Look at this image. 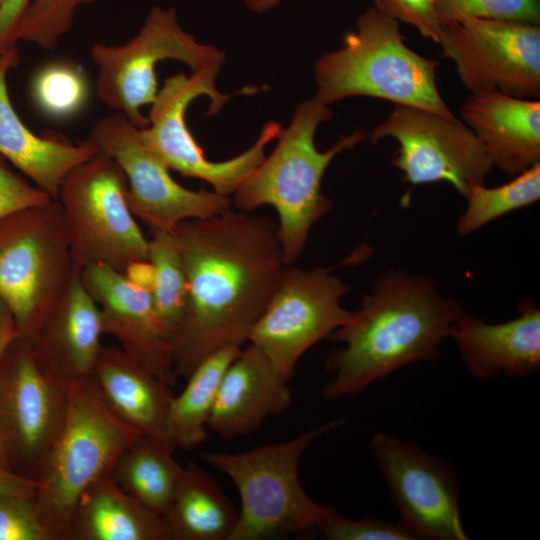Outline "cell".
<instances>
[{
  "label": "cell",
  "mask_w": 540,
  "mask_h": 540,
  "mask_svg": "<svg viewBox=\"0 0 540 540\" xmlns=\"http://www.w3.org/2000/svg\"><path fill=\"white\" fill-rule=\"evenodd\" d=\"M187 283V312L173 345L177 377L186 379L228 344L244 346L287 266L277 224L232 207L174 230Z\"/></svg>",
  "instance_id": "1"
},
{
  "label": "cell",
  "mask_w": 540,
  "mask_h": 540,
  "mask_svg": "<svg viewBox=\"0 0 540 540\" xmlns=\"http://www.w3.org/2000/svg\"><path fill=\"white\" fill-rule=\"evenodd\" d=\"M463 306L441 294L432 279L388 270L374 283L361 307L328 339L342 343L327 358L331 380L322 396L338 401L418 361L440 355Z\"/></svg>",
  "instance_id": "2"
},
{
  "label": "cell",
  "mask_w": 540,
  "mask_h": 540,
  "mask_svg": "<svg viewBox=\"0 0 540 540\" xmlns=\"http://www.w3.org/2000/svg\"><path fill=\"white\" fill-rule=\"evenodd\" d=\"M332 117L328 105L315 96L300 102L288 127L277 137L271 154L263 159L233 194L237 210L253 212L271 206L278 215L277 234L286 265L301 255L312 227L331 208L322 193L323 176L332 160L363 139L361 131L343 135L328 150L315 145L321 123Z\"/></svg>",
  "instance_id": "3"
},
{
  "label": "cell",
  "mask_w": 540,
  "mask_h": 540,
  "mask_svg": "<svg viewBox=\"0 0 540 540\" xmlns=\"http://www.w3.org/2000/svg\"><path fill=\"white\" fill-rule=\"evenodd\" d=\"M399 22L374 6L360 14L343 46L314 64L315 97L326 105L368 96L456 117L436 83L439 63L409 48Z\"/></svg>",
  "instance_id": "4"
},
{
  "label": "cell",
  "mask_w": 540,
  "mask_h": 540,
  "mask_svg": "<svg viewBox=\"0 0 540 540\" xmlns=\"http://www.w3.org/2000/svg\"><path fill=\"white\" fill-rule=\"evenodd\" d=\"M66 393L65 425L33 498L48 540H71L82 493L111 475L119 456L142 435L112 412L93 376L68 384Z\"/></svg>",
  "instance_id": "5"
},
{
  "label": "cell",
  "mask_w": 540,
  "mask_h": 540,
  "mask_svg": "<svg viewBox=\"0 0 540 540\" xmlns=\"http://www.w3.org/2000/svg\"><path fill=\"white\" fill-rule=\"evenodd\" d=\"M328 421L290 440L240 453L208 451L200 458L235 484L241 506L230 540H280L307 534L335 510L313 500L303 489L298 466L306 449L343 425Z\"/></svg>",
  "instance_id": "6"
},
{
  "label": "cell",
  "mask_w": 540,
  "mask_h": 540,
  "mask_svg": "<svg viewBox=\"0 0 540 540\" xmlns=\"http://www.w3.org/2000/svg\"><path fill=\"white\" fill-rule=\"evenodd\" d=\"M79 266L57 200L0 219V300L18 337L33 340Z\"/></svg>",
  "instance_id": "7"
},
{
  "label": "cell",
  "mask_w": 540,
  "mask_h": 540,
  "mask_svg": "<svg viewBox=\"0 0 540 540\" xmlns=\"http://www.w3.org/2000/svg\"><path fill=\"white\" fill-rule=\"evenodd\" d=\"M222 65H211L194 71L190 76L180 72L165 79L148 113L149 123L139 129L145 146L169 169L184 177L207 182L213 191L228 196L234 194L265 158V149L282 131L280 123H265L255 142L241 154L224 160L211 161L189 130L185 114L198 97L207 96V114H217L230 98L254 94L256 86H246L232 94L216 88V78Z\"/></svg>",
  "instance_id": "8"
},
{
  "label": "cell",
  "mask_w": 540,
  "mask_h": 540,
  "mask_svg": "<svg viewBox=\"0 0 540 540\" xmlns=\"http://www.w3.org/2000/svg\"><path fill=\"white\" fill-rule=\"evenodd\" d=\"M127 194L123 170L100 150L63 179L57 201L73 257L82 267L103 263L124 273L131 263L148 260V238L129 208Z\"/></svg>",
  "instance_id": "9"
},
{
  "label": "cell",
  "mask_w": 540,
  "mask_h": 540,
  "mask_svg": "<svg viewBox=\"0 0 540 540\" xmlns=\"http://www.w3.org/2000/svg\"><path fill=\"white\" fill-rule=\"evenodd\" d=\"M91 56L98 67L96 93L100 100L140 129L149 123L142 108L151 105L159 91L155 71L159 62L180 61L194 72L225 61L221 50L198 42L180 26L175 8L158 6L149 11L128 42L95 44Z\"/></svg>",
  "instance_id": "10"
},
{
  "label": "cell",
  "mask_w": 540,
  "mask_h": 540,
  "mask_svg": "<svg viewBox=\"0 0 540 540\" xmlns=\"http://www.w3.org/2000/svg\"><path fill=\"white\" fill-rule=\"evenodd\" d=\"M66 387L36 363L18 336L0 358V445L9 469L37 483L65 425Z\"/></svg>",
  "instance_id": "11"
},
{
  "label": "cell",
  "mask_w": 540,
  "mask_h": 540,
  "mask_svg": "<svg viewBox=\"0 0 540 540\" xmlns=\"http://www.w3.org/2000/svg\"><path fill=\"white\" fill-rule=\"evenodd\" d=\"M349 289L330 268L287 265L247 343L289 381L301 356L352 317L340 302Z\"/></svg>",
  "instance_id": "12"
},
{
  "label": "cell",
  "mask_w": 540,
  "mask_h": 540,
  "mask_svg": "<svg viewBox=\"0 0 540 540\" xmlns=\"http://www.w3.org/2000/svg\"><path fill=\"white\" fill-rule=\"evenodd\" d=\"M370 138L374 143L396 140L392 165L402 172L404 182L412 186L446 182L465 199L473 186L485 184L493 167L464 122L414 106L394 104Z\"/></svg>",
  "instance_id": "13"
},
{
  "label": "cell",
  "mask_w": 540,
  "mask_h": 540,
  "mask_svg": "<svg viewBox=\"0 0 540 540\" xmlns=\"http://www.w3.org/2000/svg\"><path fill=\"white\" fill-rule=\"evenodd\" d=\"M437 43L471 93L539 98V24L467 18L441 25Z\"/></svg>",
  "instance_id": "14"
},
{
  "label": "cell",
  "mask_w": 540,
  "mask_h": 540,
  "mask_svg": "<svg viewBox=\"0 0 540 540\" xmlns=\"http://www.w3.org/2000/svg\"><path fill=\"white\" fill-rule=\"evenodd\" d=\"M139 129L115 112L100 119L88 138L121 167L128 183L129 208L150 230L173 231L183 221L207 218L232 207L228 196L177 183L145 146Z\"/></svg>",
  "instance_id": "15"
},
{
  "label": "cell",
  "mask_w": 540,
  "mask_h": 540,
  "mask_svg": "<svg viewBox=\"0 0 540 540\" xmlns=\"http://www.w3.org/2000/svg\"><path fill=\"white\" fill-rule=\"evenodd\" d=\"M372 455L399 511V521L416 540H467L453 467L414 443L376 433Z\"/></svg>",
  "instance_id": "16"
},
{
  "label": "cell",
  "mask_w": 540,
  "mask_h": 540,
  "mask_svg": "<svg viewBox=\"0 0 540 540\" xmlns=\"http://www.w3.org/2000/svg\"><path fill=\"white\" fill-rule=\"evenodd\" d=\"M81 279L100 310L103 334L113 336L126 354L174 386L178 377L172 347L159 323L151 292L103 263L83 266Z\"/></svg>",
  "instance_id": "17"
},
{
  "label": "cell",
  "mask_w": 540,
  "mask_h": 540,
  "mask_svg": "<svg viewBox=\"0 0 540 540\" xmlns=\"http://www.w3.org/2000/svg\"><path fill=\"white\" fill-rule=\"evenodd\" d=\"M79 266L58 304L30 342L41 371L66 387L92 376L102 348L100 310L85 288Z\"/></svg>",
  "instance_id": "18"
},
{
  "label": "cell",
  "mask_w": 540,
  "mask_h": 540,
  "mask_svg": "<svg viewBox=\"0 0 540 540\" xmlns=\"http://www.w3.org/2000/svg\"><path fill=\"white\" fill-rule=\"evenodd\" d=\"M449 337L469 374L478 380L522 378L540 368V309L535 302H520L517 317L502 323H487L464 312Z\"/></svg>",
  "instance_id": "19"
},
{
  "label": "cell",
  "mask_w": 540,
  "mask_h": 540,
  "mask_svg": "<svg viewBox=\"0 0 540 540\" xmlns=\"http://www.w3.org/2000/svg\"><path fill=\"white\" fill-rule=\"evenodd\" d=\"M19 61L18 49L0 53V155L57 200L65 176L98 149L89 138L74 144L54 131L37 135L23 123L7 87L8 73Z\"/></svg>",
  "instance_id": "20"
},
{
  "label": "cell",
  "mask_w": 540,
  "mask_h": 540,
  "mask_svg": "<svg viewBox=\"0 0 540 540\" xmlns=\"http://www.w3.org/2000/svg\"><path fill=\"white\" fill-rule=\"evenodd\" d=\"M288 382L260 349L247 343L223 375L208 428L224 439L256 431L290 406Z\"/></svg>",
  "instance_id": "21"
},
{
  "label": "cell",
  "mask_w": 540,
  "mask_h": 540,
  "mask_svg": "<svg viewBox=\"0 0 540 540\" xmlns=\"http://www.w3.org/2000/svg\"><path fill=\"white\" fill-rule=\"evenodd\" d=\"M460 113L492 164L516 176L540 163V102L499 91L471 93Z\"/></svg>",
  "instance_id": "22"
},
{
  "label": "cell",
  "mask_w": 540,
  "mask_h": 540,
  "mask_svg": "<svg viewBox=\"0 0 540 540\" xmlns=\"http://www.w3.org/2000/svg\"><path fill=\"white\" fill-rule=\"evenodd\" d=\"M92 376L118 418L142 435L169 443L168 415L174 397L171 386L119 346H102Z\"/></svg>",
  "instance_id": "23"
},
{
  "label": "cell",
  "mask_w": 540,
  "mask_h": 540,
  "mask_svg": "<svg viewBox=\"0 0 540 540\" xmlns=\"http://www.w3.org/2000/svg\"><path fill=\"white\" fill-rule=\"evenodd\" d=\"M71 540H171V536L162 515L107 475L80 496L72 516Z\"/></svg>",
  "instance_id": "24"
},
{
  "label": "cell",
  "mask_w": 540,
  "mask_h": 540,
  "mask_svg": "<svg viewBox=\"0 0 540 540\" xmlns=\"http://www.w3.org/2000/svg\"><path fill=\"white\" fill-rule=\"evenodd\" d=\"M162 517L171 540H230L238 511L216 480L189 462Z\"/></svg>",
  "instance_id": "25"
},
{
  "label": "cell",
  "mask_w": 540,
  "mask_h": 540,
  "mask_svg": "<svg viewBox=\"0 0 540 540\" xmlns=\"http://www.w3.org/2000/svg\"><path fill=\"white\" fill-rule=\"evenodd\" d=\"M243 346L228 344L216 350L186 378L181 393L174 396L168 415L171 446L190 451L206 441L208 423L223 375Z\"/></svg>",
  "instance_id": "26"
},
{
  "label": "cell",
  "mask_w": 540,
  "mask_h": 540,
  "mask_svg": "<svg viewBox=\"0 0 540 540\" xmlns=\"http://www.w3.org/2000/svg\"><path fill=\"white\" fill-rule=\"evenodd\" d=\"M174 450L165 440L141 435L119 456L111 476L128 494L162 515L183 470Z\"/></svg>",
  "instance_id": "27"
},
{
  "label": "cell",
  "mask_w": 540,
  "mask_h": 540,
  "mask_svg": "<svg viewBox=\"0 0 540 540\" xmlns=\"http://www.w3.org/2000/svg\"><path fill=\"white\" fill-rule=\"evenodd\" d=\"M150 232L148 260L154 269L151 295L159 323L173 349L186 318L188 300L186 277L174 232L165 230H150Z\"/></svg>",
  "instance_id": "28"
},
{
  "label": "cell",
  "mask_w": 540,
  "mask_h": 540,
  "mask_svg": "<svg viewBox=\"0 0 540 540\" xmlns=\"http://www.w3.org/2000/svg\"><path fill=\"white\" fill-rule=\"evenodd\" d=\"M540 199V163L513 177L505 184L471 188L467 206L457 220L459 236L474 233L486 224L510 212L528 207Z\"/></svg>",
  "instance_id": "29"
},
{
  "label": "cell",
  "mask_w": 540,
  "mask_h": 540,
  "mask_svg": "<svg viewBox=\"0 0 540 540\" xmlns=\"http://www.w3.org/2000/svg\"><path fill=\"white\" fill-rule=\"evenodd\" d=\"M32 96L43 114L57 119L67 118L84 107L88 84L75 66L51 63L35 75Z\"/></svg>",
  "instance_id": "30"
},
{
  "label": "cell",
  "mask_w": 540,
  "mask_h": 540,
  "mask_svg": "<svg viewBox=\"0 0 540 540\" xmlns=\"http://www.w3.org/2000/svg\"><path fill=\"white\" fill-rule=\"evenodd\" d=\"M95 1L32 0L19 20L17 42L23 41L42 49H53L72 27L76 10Z\"/></svg>",
  "instance_id": "31"
},
{
  "label": "cell",
  "mask_w": 540,
  "mask_h": 540,
  "mask_svg": "<svg viewBox=\"0 0 540 540\" xmlns=\"http://www.w3.org/2000/svg\"><path fill=\"white\" fill-rule=\"evenodd\" d=\"M440 25L467 18L540 24V0H438Z\"/></svg>",
  "instance_id": "32"
},
{
  "label": "cell",
  "mask_w": 540,
  "mask_h": 540,
  "mask_svg": "<svg viewBox=\"0 0 540 540\" xmlns=\"http://www.w3.org/2000/svg\"><path fill=\"white\" fill-rule=\"evenodd\" d=\"M328 540H416L399 520L386 522L372 516L349 519L334 511L315 528Z\"/></svg>",
  "instance_id": "33"
},
{
  "label": "cell",
  "mask_w": 540,
  "mask_h": 540,
  "mask_svg": "<svg viewBox=\"0 0 540 540\" xmlns=\"http://www.w3.org/2000/svg\"><path fill=\"white\" fill-rule=\"evenodd\" d=\"M0 540H48L32 498L0 493Z\"/></svg>",
  "instance_id": "34"
},
{
  "label": "cell",
  "mask_w": 540,
  "mask_h": 540,
  "mask_svg": "<svg viewBox=\"0 0 540 540\" xmlns=\"http://www.w3.org/2000/svg\"><path fill=\"white\" fill-rule=\"evenodd\" d=\"M374 7L384 15L415 27L423 37L437 43L441 25L438 0H374Z\"/></svg>",
  "instance_id": "35"
},
{
  "label": "cell",
  "mask_w": 540,
  "mask_h": 540,
  "mask_svg": "<svg viewBox=\"0 0 540 540\" xmlns=\"http://www.w3.org/2000/svg\"><path fill=\"white\" fill-rule=\"evenodd\" d=\"M6 161L0 155V219L15 211L53 200L33 183L14 173Z\"/></svg>",
  "instance_id": "36"
},
{
  "label": "cell",
  "mask_w": 540,
  "mask_h": 540,
  "mask_svg": "<svg viewBox=\"0 0 540 540\" xmlns=\"http://www.w3.org/2000/svg\"><path fill=\"white\" fill-rule=\"evenodd\" d=\"M32 0H4L0 9V53L17 49L16 30Z\"/></svg>",
  "instance_id": "37"
},
{
  "label": "cell",
  "mask_w": 540,
  "mask_h": 540,
  "mask_svg": "<svg viewBox=\"0 0 540 540\" xmlns=\"http://www.w3.org/2000/svg\"><path fill=\"white\" fill-rule=\"evenodd\" d=\"M37 483L0 464V493L34 498Z\"/></svg>",
  "instance_id": "38"
},
{
  "label": "cell",
  "mask_w": 540,
  "mask_h": 540,
  "mask_svg": "<svg viewBox=\"0 0 540 540\" xmlns=\"http://www.w3.org/2000/svg\"><path fill=\"white\" fill-rule=\"evenodd\" d=\"M16 336L17 329L14 318L8 307L0 300V358ZM0 464L9 468L1 445Z\"/></svg>",
  "instance_id": "39"
},
{
  "label": "cell",
  "mask_w": 540,
  "mask_h": 540,
  "mask_svg": "<svg viewBox=\"0 0 540 540\" xmlns=\"http://www.w3.org/2000/svg\"><path fill=\"white\" fill-rule=\"evenodd\" d=\"M134 285L152 291L154 284V269L149 260L131 263L123 273Z\"/></svg>",
  "instance_id": "40"
},
{
  "label": "cell",
  "mask_w": 540,
  "mask_h": 540,
  "mask_svg": "<svg viewBox=\"0 0 540 540\" xmlns=\"http://www.w3.org/2000/svg\"><path fill=\"white\" fill-rule=\"evenodd\" d=\"M282 0H244L245 5L255 13H264L276 5Z\"/></svg>",
  "instance_id": "41"
},
{
  "label": "cell",
  "mask_w": 540,
  "mask_h": 540,
  "mask_svg": "<svg viewBox=\"0 0 540 540\" xmlns=\"http://www.w3.org/2000/svg\"><path fill=\"white\" fill-rule=\"evenodd\" d=\"M3 1H4V0H0V9H1V6H2Z\"/></svg>",
  "instance_id": "42"
}]
</instances>
